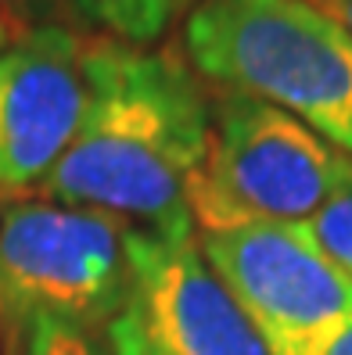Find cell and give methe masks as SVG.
<instances>
[{"mask_svg": "<svg viewBox=\"0 0 352 355\" xmlns=\"http://www.w3.org/2000/svg\"><path fill=\"white\" fill-rule=\"evenodd\" d=\"M83 115L44 198L133 230L194 226L191 191L212 140V101L173 51L101 36L83 47Z\"/></svg>", "mask_w": 352, "mask_h": 355, "instance_id": "6da1fadb", "label": "cell"}, {"mask_svg": "<svg viewBox=\"0 0 352 355\" xmlns=\"http://www.w3.org/2000/svg\"><path fill=\"white\" fill-rule=\"evenodd\" d=\"M302 226L320 252L352 280V165L345 180L335 187V194L320 205V212Z\"/></svg>", "mask_w": 352, "mask_h": 355, "instance_id": "9c48e42d", "label": "cell"}, {"mask_svg": "<svg viewBox=\"0 0 352 355\" xmlns=\"http://www.w3.org/2000/svg\"><path fill=\"white\" fill-rule=\"evenodd\" d=\"M317 355H352V320H349V323H345V327H342V330H338L335 338H330Z\"/></svg>", "mask_w": 352, "mask_h": 355, "instance_id": "7c38bea8", "label": "cell"}, {"mask_svg": "<svg viewBox=\"0 0 352 355\" xmlns=\"http://www.w3.org/2000/svg\"><path fill=\"white\" fill-rule=\"evenodd\" d=\"M198 244L270 355H317L352 320V280L305 226L248 223L198 234Z\"/></svg>", "mask_w": 352, "mask_h": 355, "instance_id": "8992f818", "label": "cell"}, {"mask_svg": "<svg viewBox=\"0 0 352 355\" xmlns=\"http://www.w3.org/2000/svg\"><path fill=\"white\" fill-rule=\"evenodd\" d=\"M18 355H108L97 334L83 330L65 320H36L26 330V341Z\"/></svg>", "mask_w": 352, "mask_h": 355, "instance_id": "30bf717a", "label": "cell"}, {"mask_svg": "<svg viewBox=\"0 0 352 355\" xmlns=\"http://www.w3.org/2000/svg\"><path fill=\"white\" fill-rule=\"evenodd\" d=\"M83 40L36 29L0 51V198L44 191L83 115Z\"/></svg>", "mask_w": 352, "mask_h": 355, "instance_id": "52a82bcc", "label": "cell"}, {"mask_svg": "<svg viewBox=\"0 0 352 355\" xmlns=\"http://www.w3.org/2000/svg\"><path fill=\"white\" fill-rule=\"evenodd\" d=\"M130 287L105 327L108 355H270L205 262L198 230H130Z\"/></svg>", "mask_w": 352, "mask_h": 355, "instance_id": "5b68a950", "label": "cell"}, {"mask_svg": "<svg viewBox=\"0 0 352 355\" xmlns=\"http://www.w3.org/2000/svg\"><path fill=\"white\" fill-rule=\"evenodd\" d=\"M130 230L97 208L18 198L0 212V345L18 355L36 320L105 334L130 287Z\"/></svg>", "mask_w": 352, "mask_h": 355, "instance_id": "3957f363", "label": "cell"}, {"mask_svg": "<svg viewBox=\"0 0 352 355\" xmlns=\"http://www.w3.org/2000/svg\"><path fill=\"white\" fill-rule=\"evenodd\" d=\"M342 155L280 108L244 94L212 101V140L191 191L198 234L248 223H309L345 180Z\"/></svg>", "mask_w": 352, "mask_h": 355, "instance_id": "277c9868", "label": "cell"}, {"mask_svg": "<svg viewBox=\"0 0 352 355\" xmlns=\"http://www.w3.org/2000/svg\"><path fill=\"white\" fill-rule=\"evenodd\" d=\"M0 212H4V198H0Z\"/></svg>", "mask_w": 352, "mask_h": 355, "instance_id": "9a60e30c", "label": "cell"}, {"mask_svg": "<svg viewBox=\"0 0 352 355\" xmlns=\"http://www.w3.org/2000/svg\"><path fill=\"white\" fill-rule=\"evenodd\" d=\"M76 4L72 0H0V22L15 36L36 29H76Z\"/></svg>", "mask_w": 352, "mask_h": 355, "instance_id": "8fae6325", "label": "cell"}, {"mask_svg": "<svg viewBox=\"0 0 352 355\" xmlns=\"http://www.w3.org/2000/svg\"><path fill=\"white\" fill-rule=\"evenodd\" d=\"M72 4L83 22L101 26L112 40H122V44L133 47H151L198 0H72Z\"/></svg>", "mask_w": 352, "mask_h": 355, "instance_id": "ba28073f", "label": "cell"}, {"mask_svg": "<svg viewBox=\"0 0 352 355\" xmlns=\"http://www.w3.org/2000/svg\"><path fill=\"white\" fill-rule=\"evenodd\" d=\"M11 40H18V36H15V33H11V29L4 26V22H0V51H4V47L11 44Z\"/></svg>", "mask_w": 352, "mask_h": 355, "instance_id": "5bb4252c", "label": "cell"}, {"mask_svg": "<svg viewBox=\"0 0 352 355\" xmlns=\"http://www.w3.org/2000/svg\"><path fill=\"white\" fill-rule=\"evenodd\" d=\"M313 4H320L327 15H335L338 22L345 26V33L352 36V0H313Z\"/></svg>", "mask_w": 352, "mask_h": 355, "instance_id": "4fadbf2b", "label": "cell"}, {"mask_svg": "<svg viewBox=\"0 0 352 355\" xmlns=\"http://www.w3.org/2000/svg\"><path fill=\"white\" fill-rule=\"evenodd\" d=\"M183 47L219 90L274 104L352 158V36L320 4L198 0Z\"/></svg>", "mask_w": 352, "mask_h": 355, "instance_id": "7a4b0ae2", "label": "cell"}]
</instances>
